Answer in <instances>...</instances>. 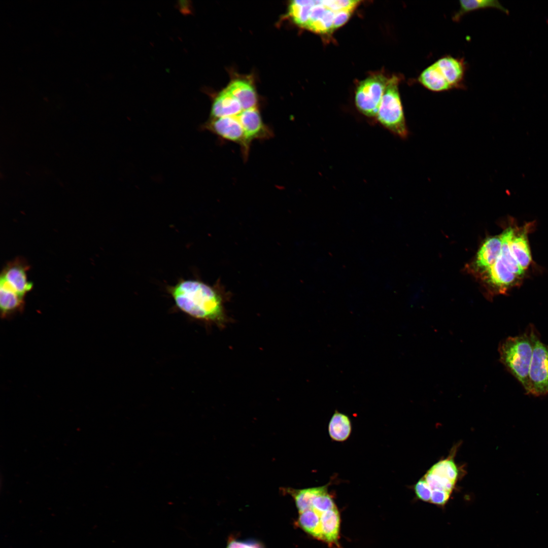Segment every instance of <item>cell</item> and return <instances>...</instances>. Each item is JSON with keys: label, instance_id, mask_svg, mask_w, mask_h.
<instances>
[{"label": "cell", "instance_id": "obj_22", "mask_svg": "<svg viewBox=\"0 0 548 548\" xmlns=\"http://www.w3.org/2000/svg\"><path fill=\"white\" fill-rule=\"evenodd\" d=\"M329 484L320 487H312L292 491L298 512L307 509L311 505L314 498L319 494L328 489Z\"/></svg>", "mask_w": 548, "mask_h": 548}, {"label": "cell", "instance_id": "obj_19", "mask_svg": "<svg viewBox=\"0 0 548 548\" xmlns=\"http://www.w3.org/2000/svg\"><path fill=\"white\" fill-rule=\"evenodd\" d=\"M459 9L453 17L454 21H458L465 14L471 11L487 9L496 8L508 13V11L496 0H467L459 1Z\"/></svg>", "mask_w": 548, "mask_h": 548}, {"label": "cell", "instance_id": "obj_8", "mask_svg": "<svg viewBox=\"0 0 548 548\" xmlns=\"http://www.w3.org/2000/svg\"><path fill=\"white\" fill-rule=\"evenodd\" d=\"M243 128L246 143L250 148L256 140H264L272 138V129L265 124L257 107L242 111L236 116Z\"/></svg>", "mask_w": 548, "mask_h": 548}, {"label": "cell", "instance_id": "obj_3", "mask_svg": "<svg viewBox=\"0 0 548 548\" xmlns=\"http://www.w3.org/2000/svg\"><path fill=\"white\" fill-rule=\"evenodd\" d=\"M399 78L395 75L388 79L376 115L378 121L401 139L409 135L399 92Z\"/></svg>", "mask_w": 548, "mask_h": 548}, {"label": "cell", "instance_id": "obj_29", "mask_svg": "<svg viewBox=\"0 0 548 548\" xmlns=\"http://www.w3.org/2000/svg\"><path fill=\"white\" fill-rule=\"evenodd\" d=\"M354 10H342L334 12L333 30L344 24L349 19Z\"/></svg>", "mask_w": 548, "mask_h": 548}, {"label": "cell", "instance_id": "obj_7", "mask_svg": "<svg viewBox=\"0 0 548 548\" xmlns=\"http://www.w3.org/2000/svg\"><path fill=\"white\" fill-rule=\"evenodd\" d=\"M29 266L21 257L9 262L3 269L0 277V288H3L24 297L31 290L33 284L28 279Z\"/></svg>", "mask_w": 548, "mask_h": 548}, {"label": "cell", "instance_id": "obj_24", "mask_svg": "<svg viewBox=\"0 0 548 548\" xmlns=\"http://www.w3.org/2000/svg\"><path fill=\"white\" fill-rule=\"evenodd\" d=\"M431 492L433 490H443L452 493L456 483L428 470L423 476Z\"/></svg>", "mask_w": 548, "mask_h": 548}, {"label": "cell", "instance_id": "obj_11", "mask_svg": "<svg viewBox=\"0 0 548 548\" xmlns=\"http://www.w3.org/2000/svg\"><path fill=\"white\" fill-rule=\"evenodd\" d=\"M321 541L331 546H338L340 516L337 507L322 513L321 518Z\"/></svg>", "mask_w": 548, "mask_h": 548}, {"label": "cell", "instance_id": "obj_5", "mask_svg": "<svg viewBox=\"0 0 548 548\" xmlns=\"http://www.w3.org/2000/svg\"><path fill=\"white\" fill-rule=\"evenodd\" d=\"M528 394L541 396L548 394V345L536 336L529 371Z\"/></svg>", "mask_w": 548, "mask_h": 548}, {"label": "cell", "instance_id": "obj_15", "mask_svg": "<svg viewBox=\"0 0 548 548\" xmlns=\"http://www.w3.org/2000/svg\"><path fill=\"white\" fill-rule=\"evenodd\" d=\"M226 89L239 101L243 110L257 107L256 91L249 81L242 79L233 80L228 84Z\"/></svg>", "mask_w": 548, "mask_h": 548}, {"label": "cell", "instance_id": "obj_16", "mask_svg": "<svg viewBox=\"0 0 548 548\" xmlns=\"http://www.w3.org/2000/svg\"><path fill=\"white\" fill-rule=\"evenodd\" d=\"M418 81L425 88L433 92L452 89L434 62L421 73Z\"/></svg>", "mask_w": 548, "mask_h": 548}, {"label": "cell", "instance_id": "obj_30", "mask_svg": "<svg viewBox=\"0 0 548 548\" xmlns=\"http://www.w3.org/2000/svg\"><path fill=\"white\" fill-rule=\"evenodd\" d=\"M227 548H263L260 543L253 541L231 540Z\"/></svg>", "mask_w": 548, "mask_h": 548}, {"label": "cell", "instance_id": "obj_6", "mask_svg": "<svg viewBox=\"0 0 548 548\" xmlns=\"http://www.w3.org/2000/svg\"><path fill=\"white\" fill-rule=\"evenodd\" d=\"M200 128L220 139L239 145L244 159H247L250 148L246 143L243 128L236 116L209 118Z\"/></svg>", "mask_w": 548, "mask_h": 548}, {"label": "cell", "instance_id": "obj_28", "mask_svg": "<svg viewBox=\"0 0 548 548\" xmlns=\"http://www.w3.org/2000/svg\"><path fill=\"white\" fill-rule=\"evenodd\" d=\"M451 493L443 490H433L431 492L430 503L438 506H444L448 501Z\"/></svg>", "mask_w": 548, "mask_h": 548}, {"label": "cell", "instance_id": "obj_9", "mask_svg": "<svg viewBox=\"0 0 548 548\" xmlns=\"http://www.w3.org/2000/svg\"><path fill=\"white\" fill-rule=\"evenodd\" d=\"M434 63L452 89L463 88L466 69L463 59L446 55L439 58Z\"/></svg>", "mask_w": 548, "mask_h": 548}, {"label": "cell", "instance_id": "obj_13", "mask_svg": "<svg viewBox=\"0 0 548 548\" xmlns=\"http://www.w3.org/2000/svg\"><path fill=\"white\" fill-rule=\"evenodd\" d=\"M527 227L514 232L509 241L510 252L520 266L525 270L531 263L532 258L529 246Z\"/></svg>", "mask_w": 548, "mask_h": 548}, {"label": "cell", "instance_id": "obj_14", "mask_svg": "<svg viewBox=\"0 0 548 548\" xmlns=\"http://www.w3.org/2000/svg\"><path fill=\"white\" fill-rule=\"evenodd\" d=\"M488 282L503 292L514 284L519 276L511 272L499 257L494 264L486 271Z\"/></svg>", "mask_w": 548, "mask_h": 548}, {"label": "cell", "instance_id": "obj_10", "mask_svg": "<svg viewBox=\"0 0 548 548\" xmlns=\"http://www.w3.org/2000/svg\"><path fill=\"white\" fill-rule=\"evenodd\" d=\"M242 111L239 101L225 89L214 99L210 118L236 116Z\"/></svg>", "mask_w": 548, "mask_h": 548}, {"label": "cell", "instance_id": "obj_27", "mask_svg": "<svg viewBox=\"0 0 548 548\" xmlns=\"http://www.w3.org/2000/svg\"><path fill=\"white\" fill-rule=\"evenodd\" d=\"M414 489L416 495L419 499L430 502L431 490L423 477L414 485Z\"/></svg>", "mask_w": 548, "mask_h": 548}, {"label": "cell", "instance_id": "obj_25", "mask_svg": "<svg viewBox=\"0 0 548 548\" xmlns=\"http://www.w3.org/2000/svg\"><path fill=\"white\" fill-rule=\"evenodd\" d=\"M334 12L327 8L323 15L310 23L305 28L319 33H326L333 30Z\"/></svg>", "mask_w": 548, "mask_h": 548}, {"label": "cell", "instance_id": "obj_23", "mask_svg": "<svg viewBox=\"0 0 548 548\" xmlns=\"http://www.w3.org/2000/svg\"><path fill=\"white\" fill-rule=\"evenodd\" d=\"M24 298L4 289L0 288V307L4 316L21 309Z\"/></svg>", "mask_w": 548, "mask_h": 548}, {"label": "cell", "instance_id": "obj_2", "mask_svg": "<svg viewBox=\"0 0 548 548\" xmlns=\"http://www.w3.org/2000/svg\"><path fill=\"white\" fill-rule=\"evenodd\" d=\"M531 330L520 335L510 336L499 346L500 362L523 386L527 394L529 388V371L535 339Z\"/></svg>", "mask_w": 548, "mask_h": 548}, {"label": "cell", "instance_id": "obj_26", "mask_svg": "<svg viewBox=\"0 0 548 548\" xmlns=\"http://www.w3.org/2000/svg\"><path fill=\"white\" fill-rule=\"evenodd\" d=\"M321 2L327 9H330L333 12H336L342 10H354L360 1L352 0H333L321 1Z\"/></svg>", "mask_w": 548, "mask_h": 548}, {"label": "cell", "instance_id": "obj_18", "mask_svg": "<svg viewBox=\"0 0 548 548\" xmlns=\"http://www.w3.org/2000/svg\"><path fill=\"white\" fill-rule=\"evenodd\" d=\"M514 230L512 227H509L500 235L502 240V247L499 257L511 272L519 277L523 275L524 270L520 266L513 257L509 246V241Z\"/></svg>", "mask_w": 548, "mask_h": 548}, {"label": "cell", "instance_id": "obj_4", "mask_svg": "<svg viewBox=\"0 0 548 548\" xmlns=\"http://www.w3.org/2000/svg\"><path fill=\"white\" fill-rule=\"evenodd\" d=\"M388 79L382 75H375L361 81L355 94V104L358 110L365 116L375 117Z\"/></svg>", "mask_w": 548, "mask_h": 548}, {"label": "cell", "instance_id": "obj_20", "mask_svg": "<svg viewBox=\"0 0 548 548\" xmlns=\"http://www.w3.org/2000/svg\"><path fill=\"white\" fill-rule=\"evenodd\" d=\"M315 1H293L289 6L288 13L293 22L305 28Z\"/></svg>", "mask_w": 548, "mask_h": 548}, {"label": "cell", "instance_id": "obj_1", "mask_svg": "<svg viewBox=\"0 0 548 548\" xmlns=\"http://www.w3.org/2000/svg\"><path fill=\"white\" fill-rule=\"evenodd\" d=\"M167 290L178 308L191 317L219 326L227 322L223 297L214 287L200 280L182 279Z\"/></svg>", "mask_w": 548, "mask_h": 548}, {"label": "cell", "instance_id": "obj_21", "mask_svg": "<svg viewBox=\"0 0 548 548\" xmlns=\"http://www.w3.org/2000/svg\"><path fill=\"white\" fill-rule=\"evenodd\" d=\"M456 449L447 458L434 464L429 470L457 483L459 477V469L454 459Z\"/></svg>", "mask_w": 548, "mask_h": 548}, {"label": "cell", "instance_id": "obj_12", "mask_svg": "<svg viewBox=\"0 0 548 548\" xmlns=\"http://www.w3.org/2000/svg\"><path fill=\"white\" fill-rule=\"evenodd\" d=\"M502 247L500 236L487 238L480 248L475 258L476 267L483 272L492 266L499 257Z\"/></svg>", "mask_w": 548, "mask_h": 548}, {"label": "cell", "instance_id": "obj_17", "mask_svg": "<svg viewBox=\"0 0 548 548\" xmlns=\"http://www.w3.org/2000/svg\"><path fill=\"white\" fill-rule=\"evenodd\" d=\"M328 430L332 440L344 442L351 434V421L348 415L336 410L329 421Z\"/></svg>", "mask_w": 548, "mask_h": 548}]
</instances>
